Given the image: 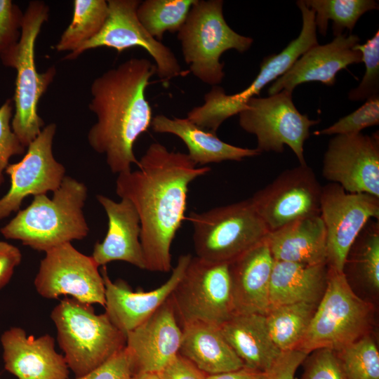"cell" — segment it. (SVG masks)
<instances>
[{
    "instance_id": "2e32d148",
    "label": "cell",
    "mask_w": 379,
    "mask_h": 379,
    "mask_svg": "<svg viewBox=\"0 0 379 379\" xmlns=\"http://www.w3.org/2000/svg\"><path fill=\"white\" fill-rule=\"evenodd\" d=\"M322 175L349 193L379 197V134L336 135L330 139Z\"/></svg>"
},
{
    "instance_id": "52a82bcc",
    "label": "cell",
    "mask_w": 379,
    "mask_h": 379,
    "mask_svg": "<svg viewBox=\"0 0 379 379\" xmlns=\"http://www.w3.org/2000/svg\"><path fill=\"white\" fill-rule=\"evenodd\" d=\"M301 11L302 28L297 38L292 40L280 53L263 58L260 71L251 84L241 92L227 95L225 90L214 86L204 95V102L192 109L187 119L200 128L216 133L228 118L239 114L251 98L260 95L268 84L284 74L307 51L318 44L314 13L303 0L296 2Z\"/></svg>"
},
{
    "instance_id": "f35d334b",
    "label": "cell",
    "mask_w": 379,
    "mask_h": 379,
    "mask_svg": "<svg viewBox=\"0 0 379 379\" xmlns=\"http://www.w3.org/2000/svg\"><path fill=\"white\" fill-rule=\"evenodd\" d=\"M305 358L301 379H345L338 359L332 350L321 348Z\"/></svg>"
},
{
    "instance_id": "30bf717a",
    "label": "cell",
    "mask_w": 379,
    "mask_h": 379,
    "mask_svg": "<svg viewBox=\"0 0 379 379\" xmlns=\"http://www.w3.org/2000/svg\"><path fill=\"white\" fill-rule=\"evenodd\" d=\"M170 297L182 324L202 321L220 326L234 315L230 263L192 257Z\"/></svg>"
},
{
    "instance_id": "1f68e13d",
    "label": "cell",
    "mask_w": 379,
    "mask_h": 379,
    "mask_svg": "<svg viewBox=\"0 0 379 379\" xmlns=\"http://www.w3.org/2000/svg\"><path fill=\"white\" fill-rule=\"evenodd\" d=\"M197 0H145L136 11L138 20L157 41L166 32H178Z\"/></svg>"
},
{
    "instance_id": "ee69618b",
    "label": "cell",
    "mask_w": 379,
    "mask_h": 379,
    "mask_svg": "<svg viewBox=\"0 0 379 379\" xmlns=\"http://www.w3.org/2000/svg\"><path fill=\"white\" fill-rule=\"evenodd\" d=\"M270 371H260L244 366L230 372L207 375V379H270Z\"/></svg>"
},
{
    "instance_id": "8fae6325",
    "label": "cell",
    "mask_w": 379,
    "mask_h": 379,
    "mask_svg": "<svg viewBox=\"0 0 379 379\" xmlns=\"http://www.w3.org/2000/svg\"><path fill=\"white\" fill-rule=\"evenodd\" d=\"M292 93L282 90L267 98L254 97L239 114V124L246 132L257 139L256 149L260 152H283L288 145L300 164H305L304 143L310 129L319 119H311L295 107Z\"/></svg>"
},
{
    "instance_id": "44dd1931",
    "label": "cell",
    "mask_w": 379,
    "mask_h": 379,
    "mask_svg": "<svg viewBox=\"0 0 379 379\" xmlns=\"http://www.w3.org/2000/svg\"><path fill=\"white\" fill-rule=\"evenodd\" d=\"M1 343L4 368L18 379H68L69 367L51 335L35 338L11 327L1 335Z\"/></svg>"
},
{
    "instance_id": "ab89813d",
    "label": "cell",
    "mask_w": 379,
    "mask_h": 379,
    "mask_svg": "<svg viewBox=\"0 0 379 379\" xmlns=\"http://www.w3.org/2000/svg\"><path fill=\"white\" fill-rule=\"evenodd\" d=\"M131 375L130 361L124 347L98 367L73 379H129Z\"/></svg>"
},
{
    "instance_id": "4dcf8cb0",
    "label": "cell",
    "mask_w": 379,
    "mask_h": 379,
    "mask_svg": "<svg viewBox=\"0 0 379 379\" xmlns=\"http://www.w3.org/2000/svg\"><path fill=\"white\" fill-rule=\"evenodd\" d=\"M314 13V22L321 35L327 33L328 21L333 22L334 36L343 34L345 29L351 34L356 23L365 13L378 9L374 0H304Z\"/></svg>"
},
{
    "instance_id": "5b68a950",
    "label": "cell",
    "mask_w": 379,
    "mask_h": 379,
    "mask_svg": "<svg viewBox=\"0 0 379 379\" xmlns=\"http://www.w3.org/2000/svg\"><path fill=\"white\" fill-rule=\"evenodd\" d=\"M177 36L190 71L212 86L225 77L224 63L220 62L222 54L231 49L244 53L253 43L251 37L238 34L228 25L222 0H197Z\"/></svg>"
},
{
    "instance_id": "836d02e7",
    "label": "cell",
    "mask_w": 379,
    "mask_h": 379,
    "mask_svg": "<svg viewBox=\"0 0 379 379\" xmlns=\"http://www.w3.org/2000/svg\"><path fill=\"white\" fill-rule=\"evenodd\" d=\"M353 245L356 253L352 261L363 280L373 289L379 288V221L370 220Z\"/></svg>"
},
{
    "instance_id": "f6af8a7d",
    "label": "cell",
    "mask_w": 379,
    "mask_h": 379,
    "mask_svg": "<svg viewBox=\"0 0 379 379\" xmlns=\"http://www.w3.org/2000/svg\"><path fill=\"white\" fill-rule=\"evenodd\" d=\"M129 379H161L157 373H140L133 374Z\"/></svg>"
},
{
    "instance_id": "9c48e42d",
    "label": "cell",
    "mask_w": 379,
    "mask_h": 379,
    "mask_svg": "<svg viewBox=\"0 0 379 379\" xmlns=\"http://www.w3.org/2000/svg\"><path fill=\"white\" fill-rule=\"evenodd\" d=\"M48 16L49 8L44 1L34 0L29 3L24 13L21 37L12 67L16 70V79L11 127L25 147L44 128V120L38 114V104L56 74L55 66L38 72L34 59L36 40Z\"/></svg>"
},
{
    "instance_id": "8d00e7d4",
    "label": "cell",
    "mask_w": 379,
    "mask_h": 379,
    "mask_svg": "<svg viewBox=\"0 0 379 379\" xmlns=\"http://www.w3.org/2000/svg\"><path fill=\"white\" fill-rule=\"evenodd\" d=\"M379 124V95L369 98L353 112L342 117L331 126L316 131V135H336L357 134Z\"/></svg>"
},
{
    "instance_id": "5bb4252c",
    "label": "cell",
    "mask_w": 379,
    "mask_h": 379,
    "mask_svg": "<svg viewBox=\"0 0 379 379\" xmlns=\"http://www.w3.org/2000/svg\"><path fill=\"white\" fill-rule=\"evenodd\" d=\"M98 267L91 256L66 243L46 252L34 286L45 298L70 295L82 302L105 306V288Z\"/></svg>"
},
{
    "instance_id": "60d3db41",
    "label": "cell",
    "mask_w": 379,
    "mask_h": 379,
    "mask_svg": "<svg viewBox=\"0 0 379 379\" xmlns=\"http://www.w3.org/2000/svg\"><path fill=\"white\" fill-rule=\"evenodd\" d=\"M161 379H207V375L178 354L157 373Z\"/></svg>"
},
{
    "instance_id": "d590c367",
    "label": "cell",
    "mask_w": 379,
    "mask_h": 379,
    "mask_svg": "<svg viewBox=\"0 0 379 379\" xmlns=\"http://www.w3.org/2000/svg\"><path fill=\"white\" fill-rule=\"evenodd\" d=\"M355 48L361 53V62H364L366 70L358 86L348 93V99L352 101H363L379 95L378 30L365 44H357Z\"/></svg>"
},
{
    "instance_id": "d4e9b609",
    "label": "cell",
    "mask_w": 379,
    "mask_h": 379,
    "mask_svg": "<svg viewBox=\"0 0 379 379\" xmlns=\"http://www.w3.org/2000/svg\"><path fill=\"white\" fill-rule=\"evenodd\" d=\"M220 328L244 367L268 372L282 354L271 338L265 315L237 314Z\"/></svg>"
},
{
    "instance_id": "f546056e",
    "label": "cell",
    "mask_w": 379,
    "mask_h": 379,
    "mask_svg": "<svg viewBox=\"0 0 379 379\" xmlns=\"http://www.w3.org/2000/svg\"><path fill=\"white\" fill-rule=\"evenodd\" d=\"M105 0H74L72 20L55 46L58 51L77 49L95 36L102 29L108 16Z\"/></svg>"
},
{
    "instance_id": "603a6c76",
    "label": "cell",
    "mask_w": 379,
    "mask_h": 379,
    "mask_svg": "<svg viewBox=\"0 0 379 379\" xmlns=\"http://www.w3.org/2000/svg\"><path fill=\"white\" fill-rule=\"evenodd\" d=\"M274 262L265 239L230 263L234 314L266 315Z\"/></svg>"
},
{
    "instance_id": "8992f818",
    "label": "cell",
    "mask_w": 379,
    "mask_h": 379,
    "mask_svg": "<svg viewBox=\"0 0 379 379\" xmlns=\"http://www.w3.org/2000/svg\"><path fill=\"white\" fill-rule=\"evenodd\" d=\"M371 314V305L356 295L344 272L328 267L324 293L297 350L338 352L367 335Z\"/></svg>"
},
{
    "instance_id": "cb8c5ba5",
    "label": "cell",
    "mask_w": 379,
    "mask_h": 379,
    "mask_svg": "<svg viewBox=\"0 0 379 379\" xmlns=\"http://www.w3.org/2000/svg\"><path fill=\"white\" fill-rule=\"evenodd\" d=\"M265 241L274 260L327 264L326 231L320 215L297 220L269 232Z\"/></svg>"
},
{
    "instance_id": "4fadbf2b",
    "label": "cell",
    "mask_w": 379,
    "mask_h": 379,
    "mask_svg": "<svg viewBox=\"0 0 379 379\" xmlns=\"http://www.w3.org/2000/svg\"><path fill=\"white\" fill-rule=\"evenodd\" d=\"M322 186L307 164L285 170L251 199L269 232L320 215Z\"/></svg>"
},
{
    "instance_id": "7c38bea8",
    "label": "cell",
    "mask_w": 379,
    "mask_h": 379,
    "mask_svg": "<svg viewBox=\"0 0 379 379\" xmlns=\"http://www.w3.org/2000/svg\"><path fill=\"white\" fill-rule=\"evenodd\" d=\"M320 217L326 238L327 265L343 272L348 253L366 223L379 219V197L349 193L337 183L322 186Z\"/></svg>"
},
{
    "instance_id": "83f0119b",
    "label": "cell",
    "mask_w": 379,
    "mask_h": 379,
    "mask_svg": "<svg viewBox=\"0 0 379 379\" xmlns=\"http://www.w3.org/2000/svg\"><path fill=\"white\" fill-rule=\"evenodd\" d=\"M328 270L327 264L308 265L274 260L270 283V310L299 302L318 304L326 286Z\"/></svg>"
},
{
    "instance_id": "6da1fadb",
    "label": "cell",
    "mask_w": 379,
    "mask_h": 379,
    "mask_svg": "<svg viewBox=\"0 0 379 379\" xmlns=\"http://www.w3.org/2000/svg\"><path fill=\"white\" fill-rule=\"evenodd\" d=\"M137 166L133 171L118 174L116 193L129 200L139 215L146 270L168 272L171 247L185 219L189 185L211 168L159 142L148 147Z\"/></svg>"
},
{
    "instance_id": "ffe728a7",
    "label": "cell",
    "mask_w": 379,
    "mask_h": 379,
    "mask_svg": "<svg viewBox=\"0 0 379 379\" xmlns=\"http://www.w3.org/2000/svg\"><path fill=\"white\" fill-rule=\"evenodd\" d=\"M359 41L357 35L346 32L335 36L326 44H318L312 46L271 84L268 88L269 95L282 90L293 92L297 86L307 82L333 86L340 71L361 62V53L355 48Z\"/></svg>"
},
{
    "instance_id": "ba28073f",
    "label": "cell",
    "mask_w": 379,
    "mask_h": 379,
    "mask_svg": "<svg viewBox=\"0 0 379 379\" xmlns=\"http://www.w3.org/2000/svg\"><path fill=\"white\" fill-rule=\"evenodd\" d=\"M197 257L231 263L262 242L269 230L248 199L211 210L191 212Z\"/></svg>"
},
{
    "instance_id": "7402d4cb",
    "label": "cell",
    "mask_w": 379,
    "mask_h": 379,
    "mask_svg": "<svg viewBox=\"0 0 379 379\" xmlns=\"http://www.w3.org/2000/svg\"><path fill=\"white\" fill-rule=\"evenodd\" d=\"M108 218L107 234L96 242L91 257L98 266L121 260L146 270L140 243V222L133 204L126 199L119 202L102 194L96 196Z\"/></svg>"
},
{
    "instance_id": "7bdbcfd3",
    "label": "cell",
    "mask_w": 379,
    "mask_h": 379,
    "mask_svg": "<svg viewBox=\"0 0 379 379\" xmlns=\"http://www.w3.org/2000/svg\"><path fill=\"white\" fill-rule=\"evenodd\" d=\"M21 260L22 253L18 248L8 242L0 241V289L9 282Z\"/></svg>"
},
{
    "instance_id": "277c9868",
    "label": "cell",
    "mask_w": 379,
    "mask_h": 379,
    "mask_svg": "<svg viewBox=\"0 0 379 379\" xmlns=\"http://www.w3.org/2000/svg\"><path fill=\"white\" fill-rule=\"evenodd\" d=\"M51 317L58 345L75 377L88 373L126 347V335L105 312L97 314L91 304L65 298Z\"/></svg>"
},
{
    "instance_id": "7a4b0ae2",
    "label": "cell",
    "mask_w": 379,
    "mask_h": 379,
    "mask_svg": "<svg viewBox=\"0 0 379 379\" xmlns=\"http://www.w3.org/2000/svg\"><path fill=\"white\" fill-rule=\"evenodd\" d=\"M156 72L148 59L132 58L92 82L88 107L97 121L88 131V141L94 151L105 155L114 173L130 171L131 165L138 164L133 146L151 126L146 89Z\"/></svg>"
},
{
    "instance_id": "ac0fdd59",
    "label": "cell",
    "mask_w": 379,
    "mask_h": 379,
    "mask_svg": "<svg viewBox=\"0 0 379 379\" xmlns=\"http://www.w3.org/2000/svg\"><path fill=\"white\" fill-rule=\"evenodd\" d=\"M169 297L149 318L126 334L132 375L159 373L178 354L182 328Z\"/></svg>"
},
{
    "instance_id": "d6a6232c",
    "label": "cell",
    "mask_w": 379,
    "mask_h": 379,
    "mask_svg": "<svg viewBox=\"0 0 379 379\" xmlns=\"http://www.w3.org/2000/svg\"><path fill=\"white\" fill-rule=\"evenodd\" d=\"M335 354L345 379H379V352L368 334Z\"/></svg>"
},
{
    "instance_id": "4316f807",
    "label": "cell",
    "mask_w": 379,
    "mask_h": 379,
    "mask_svg": "<svg viewBox=\"0 0 379 379\" xmlns=\"http://www.w3.org/2000/svg\"><path fill=\"white\" fill-rule=\"evenodd\" d=\"M182 325L179 354L206 375L230 372L244 366L222 335L220 326L202 321Z\"/></svg>"
},
{
    "instance_id": "3957f363",
    "label": "cell",
    "mask_w": 379,
    "mask_h": 379,
    "mask_svg": "<svg viewBox=\"0 0 379 379\" xmlns=\"http://www.w3.org/2000/svg\"><path fill=\"white\" fill-rule=\"evenodd\" d=\"M52 199L34 197L32 202L0 231L6 239L19 240L45 253L74 240H81L89 232L83 208L88 196L86 185L65 176Z\"/></svg>"
},
{
    "instance_id": "d6986e66",
    "label": "cell",
    "mask_w": 379,
    "mask_h": 379,
    "mask_svg": "<svg viewBox=\"0 0 379 379\" xmlns=\"http://www.w3.org/2000/svg\"><path fill=\"white\" fill-rule=\"evenodd\" d=\"M191 254L181 255L167 281L149 291H133L126 281H112L105 265L102 274L105 288V313L111 321L125 335L149 318L171 296L181 279L192 258Z\"/></svg>"
},
{
    "instance_id": "484cf974",
    "label": "cell",
    "mask_w": 379,
    "mask_h": 379,
    "mask_svg": "<svg viewBox=\"0 0 379 379\" xmlns=\"http://www.w3.org/2000/svg\"><path fill=\"white\" fill-rule=\"evenodd\" d=\"M151 126L159 133H170L186 145L190 159L197 166L225 161H240L260 155L256 149L243 148L221 140L216 133L206 131L187 118H169L158 114L152 118Z\"/></svg>"
},
{
    "instance_id": "74e56055",
    "label": "cell",
    "mask_w": 379,
    "mask_h": 379,
    "mask_svg": "<svg viewBox=\"0 0 379 379\" xmlns=\"http://www.w3.org/2000/svg\"><path fill=\"white\" fill-rule=\"evenodd\" d=\"M13 100L7 99L0 107V185L4 182V171L9 164L10 159L23 154L26 148L13 131Z\"/></svg>"
},
{
    "instance_id": "e0dca14e",
    "label": "cell",
    "mask_w": 379,
    "mask_h": 379,
    "mask_svg": "<svg viewBox=\"0 0 379 379\" xmlns=\"http://www.w3.org/2000/svg\"><path fill=\"white\" fill-rule=\"evenodd\" d=\"M55 132V124L44 126L29 144L23 158L6 167L5 172L10 176L11 187L0 199V220L18 211L27 197L54 192L61 185L65 168L53 154Z\"/></svg>"
},
{
    "instance_id": "e575fe53",
    "label": "cell",
    "mask_w": 379,
    "mask_h": 379,
    "mask_svg": "<svg viewBox=\"0 0 379 379\" xmlns=\"http://www.w3.org/2000/svg\"><path fill=\"white\" fill-rule=\"evenodd\" d=\"M24 13L11 0H0V59L12 67L21 37Z\"/></svg>"
},
{
    "instance_id": "9a60e30c",
    "label": "cell",
    "mask_w": 379,
    "mask_h": 379,
    "mask_svg": "<svg viewBox=\"0 0 379 379\" xmlns=\"http://www.w3.org/2000/svg\"><path fill=\"white\" fill-rule=\"evenodd\" d=\"M140 1L109 0L108 16L100 32L93 39L67 54L65 60H74L84 52L99 47L124 50L145 49L155 62L156 73L164 81L182 74L181 66L173 52L152 37L138 19L136 11Z\"/></svg>"
},
{
    "instance_id": "b9f144b4",
    "label": "cell",
    "mask_w": 379,
    "mask_h": 379,
    "mask_svg": "<svg viewBox=\"0 0 379 379\" xmlns=\"http://www.w3.org/2000/svg\"><path fill=\"white\" fill-rule=\"evenodd\" d=\"M307 355L298 350L282 352L270 370V379H295L296 370Z\"/></svg>"
},
{
    "instance_id": "f1b7e54d",
    "label": "cell",
    "mask_w": 379,
    "mask_h": 379,
    "mask_svg": "<svg viewBox=\"0 0 379 379\" xmlns=\"http://www.w3.org/2000/svg\"><path fill=\"white\" fill-rule=\"evenodd\" d=\"M318 304L299 302L271 308L266 322L271 338L282 352L297 350Z\"/></svg>"
}]
</instances>
